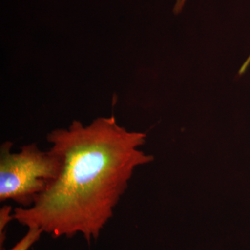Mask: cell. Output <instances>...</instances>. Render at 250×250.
<instances>
[{
	"label": "cell",
	"mask_w": 250,
	"mask_h": 250,
	"mask_svg": "<svg viewBox=\"0 0 250 250\" xmlns=\"http://www.w3.org/2000/svg\"><path fill=\"white\" fill-rule=\"evenodd\" d=\"M146 138L119 126L114 116L54 130L47 141L62 158L60 174L31 207H16L13 218L54 238L82 233L88 243L98 239L134 169L154 159L139 149Z\"/></svg>",
	"instance_id": "6da1fadb"
},
{
	"label": "cell",
	"mask_w": 250,
	"mask_h": 250,
	"mask_svg": "<svg viewBox=\"0 0 250 250\" xmlns=\"http://www.w3.org/2000/svg\"><path fill=\"white\" fill-rule=\"evenodd\" d=\"M12 146L6 142L0 149V202L12 200L29 208L58 177L62 158L52 148L42 151L35 143L18 153H11Z\"/></svg>",
	"instance_id": "7a4b0ae2"
},
{
	"label": "cell",
	"mask_w": 250,
	"mask_h": 250,
	"mask_svg": "<svg viewBox=\"0 0 250 250\" xmlns=\"http://www.w3.org/2000/svg\"><path fill=\"white\" fill-rule=\"evenodd\" d=\"M42 233V231L39 229L29 228L25 236L9 250H29L36 242L40 239Z\"/></svg>",
	"instance_id": "3957f363"
},
{
	"label": "cell",
	"mask_w": 250,
	"mask_h": 250,
	"mask_svg": "<svg viewBox=\"0 0 250 250\" xmlns=\"http://www.w3.org/2000/svg\"><path fill=\"white\" fill-rule=\"evenodd\" d=\"M12 207L4 205L0 209V246L2 248L5 241V229L10 221L14 220L12 216Z\"/></svg>",
	"instance_id": "277c9868"
},
{
	"label": "cell",
	"mask_w": 250,
	"mask_h": 250,
	"mask_svg": "<svg viewBox=\"0 0 250 250\" xmlns=\"http://www.w3.org/2000/svg\"><path fill=\"white\" fill-rule=\"evenodd\" d=\"M186 0H177V4H176L175 8H174V10H175L177 12H179V11L182 10V7H183L184 3H185Z\"/></svg>",
	"instance_id": "5b68a950"
}]
</instances>
